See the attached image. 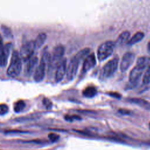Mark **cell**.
Returning a JSON list of instances; mask_svg holds the SVG:
<instances>
[{
	"label": "cell",
	"instance_id": "obj_1",
	"mask_svg": "<svg viewBox=\"0 0 150 150\" xmlns=\"http://www.w3.org/2000/svg\"><path fill=\"white\" fill-rule=\"evenodd\" d=\"M22 67V60L19 53L17 50H14L12 54L7 73L11 77H16L20 74Z\"/></svg>",
	"mask_w": 150,
	"mask_h": 150
},
{
	"label": "cell",
	"instance_id": "obj_2",
	"mask_svg": "<svg viewBox=\"0 0 150 150\" xmlns=\"http://www.w3.org/2000/svg\"><path fill=\"white\" fill-rule=\"evenodd\" d=\"M50 57V55L47 51L43 53L39 63L38 64L34 71L33 78L35 81L40 82L43 80L45 76L46 64L47 62H49Z\"/></svg>",
	"mask_w": 150,
	"mask_h": 150
},
{
	"label": "cell",
	"instance_id": "obj_3",
	"mask_svg": "<svg viewBox=\"0 0 150 150\" xmlns=\"http://www.w3.org/2000/svg\"><path fill=\"white\" fill-rule=\"evenodd\" d=\"M115 43L113 41L108 40L100 45L97 49V57L100 61H103L112 54Z\"/></svg>",
	"mask_w": 150,
	"mask_h": 150
},
{
	"label": "cell",
	"instance_id": "obj_4",
	"mask_svg": "<svg viewBox=\"0 0 150 150\" xmlns=\"http://www.w3.org/2000/svg\"><path fill=\"white\" fill-rule=\"evenodd\" d=\"M118 57H114L108 61L101 70V76L105 79L112 76L118 68Z\"/></svg>",
	"mask_w": 150,
	"mask_h": 150
},
{
	"label": "cell",
	"instance_id": "obj_5",
	"mask_svg": "<svg viewBox=\"0 0 150 150\" xmlns=\"http://www.w3.org/2000/svg\"><path fill=\"white\" fill-rule=\"evenodd\" d=\"M65 48L62 45H56L53 49L52 54L50 55L49 64L51 66H57L59 62L63 59V56L64 54Z\"/></svg>",
	"mask_w": 150,
	"mask_h": 150
},
{
	"label": "cell",
	"instance_id": "obj_6",
	"mask_svg": "<svg viewBox=\"0 0 150 150\" xmlns=\"http://www.w3.org/2000/svg\"><path fill=\"white\" fill-rule=\"evenodd\" d=\"M35 49V46L33 40H29L25 42L21 47L19 52L21 59H23L25 61H28L32 57Z\"/></svg>",
	"mask_w": 150,
	"mask_h": 150
},
{
	"label": "cell",
	"instance_id": "obj_7",
	"mask_svg": "<svg viewBox=\"0 0 150 150\" xmlns=\"http://www.w3.org/2000/svg\"><path fill=\"white\" fill-rule=\"evenodd\" d=\"M135 54L132 52L125 53L121 59L120 63V70L122 72H124L132 65L135 60Z\"/></svg>",
	"mask_w": 150,
	"mask_h": 150
},
{
	"label": "cell",
	"instance_id": "obj_8",
	"mask_svg": "<svg viewBox=\"0 0 150 150\" xmlns=\"http://www.w3.org/2000/svg\"><path fill=\"white\" fill-rule=\"evenodd\" d=\"M79 64V62L74 57L71 59L66 69V76L68 80H71L75 77L78 70Z\"/></svg>",
	"mask_w": 150,
	"mask_h": 150
},
{
	"label": "cell",
	"instance_id": "obj_9",
	"mask_svg": "<svg viewBox=\"0 0 150 150\" xmlns=\"http://www.w3.org/2000/svg\"><path fill=\"white\" fill-rule=\"evenodd\" d=\"M67 60L66 58H63L58 63L56 67L55 80L56 82H60L66 73Z\"/></svg>",
	"mask_w": 150,
	"mask_h": 150
},
{
	"label": "cell",
	"instance_id": "obj_10",
	"mask_svg": "<svg viewBox=\"0 0 150 150\" xmlns=\"http://www.w3.org/2000/svg\"><path fill=\"white\" fill-rule=\"evenodd\" d=\"M11 48V45L10 43L0 45V66L4 67L6 66Z\"/></svg>",
	"mask_w": 150,
	"mask_h": 150
},
{
	"label": "cell",
	"instance_id": "obj_11",
	"mask_svg": "<svg viewBox=\"0 0 150 150\" xmlns=\"http://www.w3.org/2000/svg\"><path fill=\"white\" fill-rule=\"evenodd\" d=\"M96 64V59L94 53L89 54L84 60L82 67V72L86 73L92 69Z\"/></svg>",
	"mask_w": 150,
	"mask_h": 150
},
{
	"label": "cell",
	"instance_id": "obj_12",
	"mask_svg": "<svg viewBox=\"0 0 150 150\" xmlns=\"http://www.w3.org/2000/svg\"><path fill=\"white\" fill-rule=\"evenodd\" d=\"M145 69L135 64V67L131 70L129 75V80L131 83H135L140 79Z\"/></svg>",
	"mask_w": 150,
	"mask_h": 150
},
{
	"label": "cell",
	"instance_id": "obj_13",
	"mask_svg": "<svg viewBox=\"0 0 150 150\" xmlns=\"http://www.w3.org/2000/svg\"><path fill=\"white\" fill-rule=\"evenodd\" d=\"M38 63V58L36 56L32 57L28 60L25 66V73L27 75H30L33 71H35Z\"/></svg>",
	"mask_w": 150,
	"mask_h": 150
},
{
	"label": "cell",
	"instance_id": "obj_14",
	"mask_svg": "<svg viewBox=\"0 0 150 150\" xmlns=\"http://www.w3.org/2000/svg\"><path fill=\"white\" fill-rule=\"evenodd\" d=\"M128 101L131 103L137 104L139 106L144 107L145 108H150V103L146 100L140 98H130L128 99Z\"/></svg>",
	"mask_w": 150,
	"mask_h": 150
},
{
	"label": "cell",
	"instance_id": "obj_15",
	"mask_svg": "<svg viewBox=\"0 0 150 150\" xmlns=\"http://www.w3.org/2000/svg\"><path fill=\"white\" fill-rule=\"evenodd\" d=\"M46 39H47V35L45 33H43V32L40 33L37 36L36 39L33 40L35 49L40 47L43 45Z\"/></svg>",
	"mask_w": 150,
	"mask_h": 150
},
{
	"label": "cell",
	"instance_id": "obj_16",
	"mask_svg": "<svg viewBox=\"0 0 150 150\" xmlns=\"http://www.w3.org/2000/svg\"><path fill=\"white\" fill-rule=\"evenodd\" d=\"M97 88L93 86L86 87L83 91V95L87 98H92L97 94Z\"/></svg>",
	"mask_w": 150,
	"mask_h": 150
},
{
	"label": "cell",
	"instance_id": "obj_17",
	"mask_svg": "<svg viewBox=\"0 0 150 150\" xmlns=\"http://www.w3.org/2000/svg\"><path fill=\"white\" fill-rule=\"evenodd\" d=\"M144 37V33L142 32H138L135 33L132 38H131L128 41L127 43L128 45H134L139 42H140Z\"/></svg>",
	"mask_w": 150,
	"mask_h": 150
},
{
	"label": "cell",
	"instance_id": "obj_18",
	"mask_svg": "<svg viewBox=\"0 0 150 150\" xmlns=\"http://www.w3.org/2000/svg\"><path fill=\"white\" fill-rule=\"evenodd\" d=\"M90 52V49L88 47H86L80 50L74 57L80 63V61H81L83 59L84 60L86 59V57L89 54Z\"/></svg>",
	"mask_w": 150,
	"mask_h": 150
},
{
	"label": "cell",
	"instance_id": "obj_19",
	"mask_svg": "<svg viewBox=\"0 0 150 150\" xmlns=\"http://www.w3.org/2000/svg\"><path fill=\"white\" fill-rule=\"evenodd\" d=\"M130 37V32L129 31H124L122 32L118 38H117V43L119 44H124L125 43H127L129 40V38Z\"/></svg>",
	"mask_w": 150,
	"mask_h": 150
},
{
	"label": "cell",
	"instance_id": "obj_20",
	"mask_svg": "<svg viewBox=\"0 0 150 150\" xmlns=\"http://www.w3.org/2000/svg\"><path fill=\"white\" fill-rule=\"evenodd\" d=\"M136 64L145 69L148 66H149L150 65V58L145 56H141L137 59Z\"/></svg>",
	"mask_w": 150,
	"mask_h": 150
},
{
	"label": "cell",
	"instance_id": "obj_21",
	"mask_svg": "<svg viewBox=\"0 0 150 150\" xmlns=\"http://www.w3.org/2000/svg\"><path fill=\"white\" fill-rule=\"evenodd\" d=\"M25 107V103L22 100H19L15 103L13 105V110L15 112H19L22 111Z\"/></svg>",
	"mask_w": 150,
	"mask_h": 150
},
{
	"label": "cell",
	"instance_id": "obj_22",
	"mask_svg": "<svg viewBox=\"0 0 150 150\" xmlns=\"http://www.w3.org/2000/svg\"><path fill=\"white\" fill-rule=\"evenodd\" d=\"M143 83L145 84L150 83V65L148 67L147 70L144 73L143 77Z\"/></svg>",
	"mask_w": 150,
	"mask_h": 150
},
{
	"label": "cell",
	"instance_id": "obj_23",
	"mask_svg": "<svg viewBox=\"0 0 150 150\" xmlns=\"http://www.w3.org/2000/svg\"><path fill=\"white\" fill-rule=\"evenodd\" d=\"M8 110L9 107L6 104H0V115H5L8 112Z\"/></svg>",
	"mask_w": 150,
	"mask_h": 150
},
{
	"label": "cell",
	"instance_id": "obj_24",
	"mask_svg": "<svg viewBox=\"0 0 150 150\" xmlns=\"http://www.w3.org/2000/svg\"><path fill=\"white\" fill-rule=\"evenodd\" d=\"M64 118L68 121H73L74 120H80L81 119L80 116L76 115H66L64 117Z\"/></svg>",
	"mask_w": 150,
	"mask_h": 150
},
{
	"label": "cell",
	"instance_id": "obj_25",
	"mask_svg": "<svg viewBox=\"0 0 150 150\" xmlns=\"http://www.w3.org/2000/svg\"><path fill=\"white\" fill-rule=\"evenodd\" d=\"M43 103L46 108L50 109L52 107V102L47 98H45L43 100Z\"/></svg>",
	"mask_w": 150,
	"mask_h": 150
},
{
	"label": "cell",
	"instance_id": "obj_26",
	"mask_svg": "<svg viewBox=\"0 0 150 150\" xmlns=\"http://www.w3.org/2000/svg\"><path fill=\"white\" fill-rule=\"evenodd\" d=\"M48 137L50 140L52 141H56L59 139V135L55 134V133H50L48 135Z\"/></svg>",
	"mask_w": 150,
	"mask_h": 150
},
{
	"label": "cell",
	"instance_id": "obj_27",
	"mask_svg": "<svg viewBox=\"0 0 150 150\" xmlns=\"http://www.w3.org/2000/svg\"><path fill=\"white\" fill-rule=\"evenodd\" d=\"M118 112L122 115H129L131 114V111L127 108H120Z\"/></svg>",
	"mask_w": 150,
	"mask_h": 150
},
{
	"label": "cell",
	"instance_id": "obj_28",
	"mask_svg": "<svg viewBox=\"0 0 150 150\" xmlns=\"http://www.w3.org/2000/svg\"><path fill=\"white\" fill-rule=\"evenodd\" d=\"M107 94H108L109 96L112 97H115L116 98H120L121 97V95L120 94V93H118L117 92H108Z\"/></svg>",
	"mask_w": 150,
	"mask_h": 150
},
{
	"label": "cell",
	"instance_id": "obj_29",
	"mask_svg": "<svg viewBox=\"0 0 150 150\" xmlns=\"http://www.w3.org/2000/svg\"><path fill=\"white\" fill-rule=\"evenodd\" d=\"M147 49H148V52L150 53V41H149V43H148V45H147Z\"/></svg>",
	"mask_w": 150,
	"mask_h": 150
},
{
	"label": "cell",
	"instance_id": "obj_30",
	"mask_svg": "<svg viewBox=\"0 0 150 150\" xmlns=\"http://www.w3.org/2000/svg\"><path fill=\"white\" fill-rule=\"evenodd\" d=\"M2 45V38L1 37V36L0 35V45Z\"/></svg>",
	"mask_w": 150,
	"mask_h": 150
},
{
	"label": "cell",
	"instance_id": "obj_31",
	"mask_svg": "<svg viewBox=\"0 0 150 150\" xmlns=\"http://www.w3.org/2000/svg\"><path fill=\"white\" fill-rule=\"evenodd\" d=\"M149 128H150V122H149Z\"/></svg>",
	"mask_w": 150,
	"mask_h": 150
}]
</instances>
